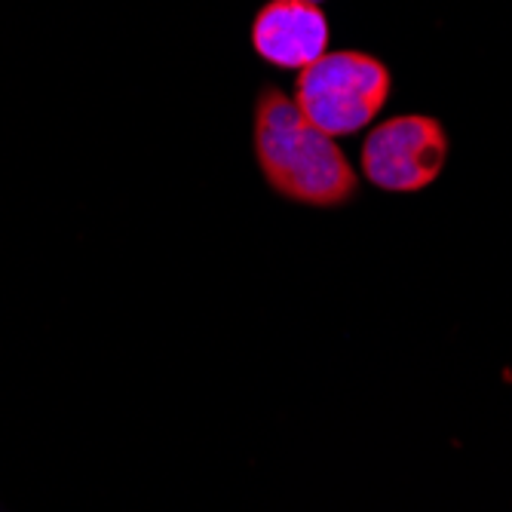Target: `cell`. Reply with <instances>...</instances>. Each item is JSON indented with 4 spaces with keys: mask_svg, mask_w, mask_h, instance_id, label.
Returning <instances> with one entry per match:
<instances>
[{
    "mask_svg": "<svg viewBox=\"0 0 512 512\" xmlns=\"http://www.w3.org/2000/svg\"><path fill=\"white\" fill-rule=\"evenodd\" d=\"M255 163L270 191L307 209H341L356 200L359 175L332 135L316 129L292 96L261 86L252 114Z\"/></svg>",
    "mask_w": 512,
    "mask_h": 512,
    "instance_id": "obj_1",
    "label": "cell"
},
{
    "mask_svg": "<svg viewBox=\"0 0 512 512\" xmlns=\"http://www.w3.org/2000/svg\"><path fill=\"white\" fill-rule=\"evenodd\" d=\"M393 92V74L378 59L359 50L325 53L295 80V105L325 135H353L375 120Z\"/></svg>",
    "mask_w": 512,
    "mask_h": 512,
    "instance_id": "obj_2",
    "label": "cell"
},
{
    "mask_svg": "<svg viewBox=\"0 0 512 512\" xmlns=\"http://www.w3.org/2000/svg\"><path fill=\"white\" fill-rule=\"evenodd\" d=\"M448 132L430 114H399L378 123L362 142L359 166L387 194H417L445 172Z\"/></svg>",
    "mask_w": 512,
    "mask_h": 512,
    "instance_id": "obj_3",
    "label": "cell"
},
{
    "mask_svg": "<svg viewBox=\"0 0 512 512\" xmlns=\"http://www.w3.org/2000/svg\"><path fill=\"white\" fill-rule=\"evenodd\" d=\"M329 37V19L313 0H267L252 19V50L273 68H307L329 53Z\"/></svg>",
    "mask_w": 512,
    "mask_h": 512,
    "instance_id": "obj_4",
    "label": "cell"
},
{
    "mask_svg": "<svg viewBox=\"0 0 512 512\" xmlns=\"http://www.w3.org/2000/svg\"><path fill=\"white\" fill-rule=\"evenodd\" d=\"M313 4H316V0H313Z\"/></svg>",
    "mask_w": 512,
    "mask_h": 512,
    "instance_id": "obj_5",
    "label": "cell"
}]
</instances>
